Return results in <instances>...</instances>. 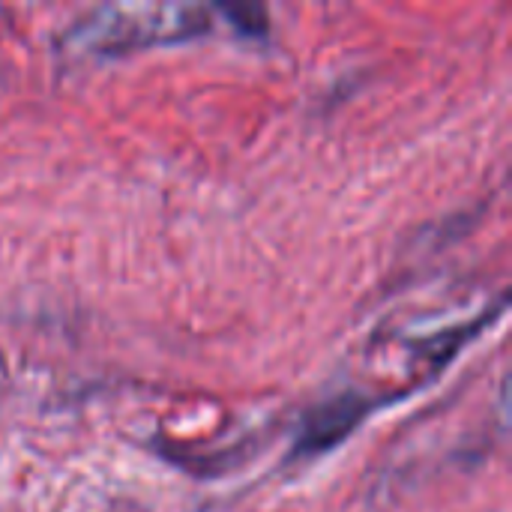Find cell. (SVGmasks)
Wrapping results in <instances>:
<instances>
[{
	"mask_svg": "<svg viewBox=\"0 0 512 512\" xmlns=\"http://www.w3.org/2000/svg\"><path fill=\"white\" fill-rule=\"evenodd\" d=\"M225 15H231V24H237L249 36L267 33V15L261 6H222Z\"/></svg>",
	"mask_w": 512,
	"mask_h": 512,
	"instance_id": "obj_3",
	"label": "cell"
},
{
	"mask_svg": "<svg viewBox=\"0 0 512 512\" xmlns=\"http://www.w3.org/2000/svg\"><path fill=\"white\" fill-rule=\"evenodd\" d=\"M369 411H372V399L357 396V393H342V396L312 408L303 417L294 456L306 459V456H318V453L333 450L366 420Z\"/></svg>",
	"mask_w": 512,
	"mask_h": 512,
	"instance_id": "obj_2",
	"label": "cell"
},
{
	"mask_svg": "<svg viewBox=\"0 0 512 512\" xmlns=\"http://www.w3.org/2000/svg\"><path fill=\"white\" fill-rule=\"evenodd\" d=\"M213 27L210 9L198 3H120L102 6L69 33L84 54H126L162 42H183Z\"/></svg>",
	"mask_w": 512,
	"mask_h": 512,
	"instance_id": "obj_1",
	"label": "cell"
}]
</instances>
